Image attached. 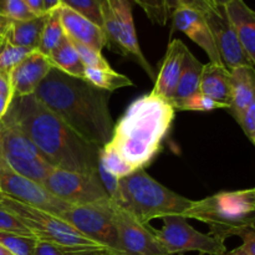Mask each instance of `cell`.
Wrapping results in <instances>:
<instances>
[{
  "label": "cell",
  "instance_id": "d6a6232c",
  "mask_svg": "<svg viewBox=\"0 0 255 255\" xmlns=\"http://www.w3.org/2000/svg\"><path fill=\"white\" fill-rule=\"evenodd\" d=\"M74 42V41H72ZM75 47H76L77 52H79L80 57H81L82 64L85 65V67H90V69H111L110 64L107 62V60L102 56L101 52H97L95 50L90 49V47L85 46V45L77 44L74 42Z\"/></svg>",
  "mask_w": 255,
  "mask_h": 255
},
{
  "label": "cell",
  "instance_id": "603a6c76",
  "mask_svg": "<svg viewBox=\"0 0 255 255\" xmlns=\"http://www.w3.org/2000/svg\"><path fill=\"white\" fill-rule=\"evenodd\" d=\"M203 66L204 64H202L188 49V51L184 55L176 92H174L173 99L169 101V104L171 102L181 101V100L187 99V97L192 96V95L198 94Z\"/></svg>",
  "mask_w": 255,
  "mask_h": 255
},
{
  "label": "cell",
  "instance_id": "7c38bea8",
  "mask_svg": "<svg viewBox=\"0 0 255 255\" xmlns=\"http://www.w3.org/2000/svg\"><path fill=\"white\" fill-rule=\"evenodd\" d=\"M0 193L10 199L60 217L70 204L52 196L44 186L12 172L0 161Z\"/></svg>",
  "mask_w": 255,
  "mask_h": 255
},
{
  "label": "cell",
  "instance_id": "bcb514c9",
  "mask_svg": "<svg viewBox=\"0 0 255 255\" xmlns=\"http://www.w3.org/2000/svg\"><path fill=\"white\" fill-rule=\"evenodd\" d=\"M0 128H1V122H0Z\"/></svg>",
  "mask_w": 255,
  "mask_h": 255
},
{
  "label": "cell",
  "instance_id": "8d00e7d4",
  "mask_svg": "<svg viewBox=\"0 0 255 255\" xmlns=\"http://www.w3.org/2000/svg\"><path fill=\"white\" fill-rule=\"evenodd\" d=\"M239 126L243 129L247 138L251 141V143H255V102L249 105L244 112H242L236 119Z\"/></svg>",
  "mask_w": 255,
  "mask_h": 255
},
{
  "label": "cell",
  "instance_id": "d6986e66",
  "mask_svg": "<svg viewBox=\"0 0 255 255\" xmlns=\"http://www.w3.org/2000/svg\"><path fill=\"white\" fill-rule=\"evenodd\" d=\"M223 9L248 57L249 64L255 66V12L244 0H231L223 5Z\"/></svg>",
  "mask_w": 255,
  "mask_h": 255
},
{
  "label": "cell",
  "instance_id": "8992f818",
  "mask_svg": "<svg viewBox=\"0 0 255 255\" xmlns=\"http://www.w3.org/2000/svg\"><path fill=\"white\" fill-rule=\"evenodd\" d=\"M0 206L14 214L37 241L52 244L65 255H115L109 248L85 237L54 214L19 203L1 193Z\"/></svg>",
  "mask_w": 255,
  "mask_h": 255
},
{
  "label": "cell",
  "instance_id": "ab89813d",
  "mask_svg": "<svg viewBox=\"0 0 255 255\" xmlns=\"http://www.w3.org/2000/svg\"><path fill=\"white\" fill-rule=\"evenodd\" d=\"M26 5L29 6V9L34 12L35 15H44L46 14V9H45L44 0H25Z\"/></svg>",
  "mask_w": 255,
  "mask_h": 255
},
{
  "label": "cell",
  "instance_id": "7bdbcfd3",
  "mask_svg": "<svg viewBox=\"0 0 255 255\" xmlns=\"http://www.w3.org/2000/svg\"><path fill=\"white\" fill-rule=\"evenodd\" d=\"M224 255H251V254L247 253V252L244 251V249L242 248V246H241V247H238V248L233 249V251L226 252V254H224Z\"/></svg>",
  "mask_w": 255,
  "mask_h": 255
},
{
  "label": "cell",
  "instance_id": "f546056e",
  "mask_svg": "<svg viewBox=\"0 0 255 255\" xmlns=\"http://www.w3.org/2000/svg\"><path fill=\"white\" fill-rule=\"evenodd\" d=\"M32 52V50L12 45L5 37H0V71H11L22 59Z\"/></svg>",
  "mask_w": 255,
  "mask_h": 255
},
{
  "label": "cell",
  "instance_id": "f1b7e54d",
  "mask_svg": "<svg viewBox=\"0 0 255 255\" xmlns=\"http://www.w3.org/2000/svg\"><path fill=\"white\" fill-rule=\"evenodd\" d=\"M60 6L74 10L104 30L99 0H60Z\"/></svg>",
  "mask_w": 255,
  "mask_h": 255
},
{
  "label": "cell",
  "instance_id": "74e56055",
  "mask_svg": "<svg viewBox=\"0 0 255 255\" xmlns=\"http://www.w3.org/2000/svg\"><path fill=\"white\" fill-rule=\"evenodd\" d=\"M34 255H65L60 249L52 244L47 243V242L37 241L36 246H35Z\"/></svg>",
  "mask_w": 255,
  "mask_h": 255
},
{
  "label": "cell",
  "instance_id": "c3c4849f",
  "mask_svg": "<svg viewBox=\"0 0 255 255\" xmlns=\"http://www.w3.org/2000/svg\"><path fill=\"white\" fill-rule=\"evenodd\" d=\"M99 1H100V0H99Z\"/></svg>",
  "mask_w": 255,
  "mask_h": 255
},
{
  "label": "cell",
  "instance_id": "ac0fdd59",
  "mask_svg": "<svg viewBox=\"0 0 255 255\" xmlns=\"http://www.w3.org/2000/svg\"><path fill=\"white\" fill-rule=\"evenodd\" d=\"M59 14L65 35L71 41L85 45L97 52H101L107 45L104 30L89 19L65 6H59Z\"/></svg>",
  "mask_w": 255,
  "mask_h": 255
},
{
  "label": "cell",
  "instance_id": "f35d334b",
  "mask_svg": "<svg viewBox=\"0 0 255 255\" xmlns=\"http://www.w3.org/2000/svg\"><path fill=\"white\" fill-rule=\"evenodd\" d=\"M239 237L243 239V246H242V248H243L247 253H249L251 255H255V229L246 231Z\"/></svg>",
  "mask_w": 255,
  "mask_h": 255
},
{
  "label": "cell",
  "instance_id": "5bb4252c",
  "mask_svg": "<svg viewBox=\"0 0 255 255\" xmlns=\"http://www.w3.org/2000/svg\"><path fill=\"white\" fill-rule=\"evenodd\" d=\"M204 16H206L209 29L213 35L214 42H216L223 66L228 71L236 69V67L252 66L233 26L224 12L223 6H217L216 9L206 12Z\"/></svg>",
  "mask_w": 255,
  "mask_h": 255
},
{
  "label": "cell",
  "instance_id": "277c9868",
  "mask_svg": "<svg viewBox=\"0 0 255 255\" xmlns=\"http://www.w3.org/2000/svg\"><path fill=\"white\" fill-rule=\"evenodd\" d=\"M186 219H196L209 227V234L226 242L255 229V189L219 192L192 202L184 212Z\"/></svg>",
  "mask_w": 255,
  "mask_h": 255
},
{
  "label": "cell",
  "instance_id": "5b68a950",
  "mask_svg": "<svg viewBox=\"0 0 255 255\" xmlns=\"http://www.w3.org/2000/svg\"><path fill=\"white\" fill-rule=\"evenodd\" d=\"M121 209L141 224L169 216H182L191 207V199L176 193L152 178L144 168H138L120 178Z\"/></svg>",
  "mask_w": 255,
  "mask_h": 255
},
{
  "label": "cell",
  "instance_id": "44dd1931",
  "mask_svg": "<svg viewBox=\"0 0 255 255\" xmlns=\"http://www.w3.org/2000/svg\"><path fill=\"white\" fill-rule=\"evenodd\" d=\"M199 92L213 101L224 105L228 110L231 102V76L228 70L212 62L204 65Z\"/></svg>",
  "mask_w": 255,
  "mask_h": 255
},
{
  "label": "cell",
  "instance_id": "6da1fadb",
  "mask_svg": "<svg viewBox=\"0 0 255 255\" xmlns=\"http://www.w3.org/2000/svg\"><path fill=\"white\" fill-rule=\"evenodd\" d=\"M2 120L16 126L55 168L99 176L101 148L79 136L34 95L14 97Z\"/></svg>",
  "mask_w": 255,
  "mask_h": 255
},
{
  "label": "cell",
  "instance_id": "d590c367",
  "mask_svg": "<svg viewBox=\"0 0 255 255\" xmlns=\"http://www.w3.org/2000/svg\"><path fill=\"white\" fill-rule=\"evenodd\" d=\"M166 2L167 10L169 12V16H171V12L173 11L174 9L181 6H187L192 7V9H196L198 11L206 12L211 11V10L216 9L218 5L214 2V0H164Z\"/></svg>",
  "mask_w": 255,
  "mask_h": 255
},
{
  "label": "cell",
  "instance_id": "30bf717a",
  "mask_svg": "<svg viewBox=\"0 0 255 255\" xmlns=\"http://www.w3.org/2000/svg\"><path fill=\"white\" fill-rule=\"evenodd\" d=\"M163 226L154 229V234L164 247L168 255L198 252L199 254L224 255L226 242L212 234L197 231L182 216H169L162 218Z\"/></svg>",
  "mask_w": 255,
  "mask_h": 255
},
{
  "label": "cell",
  "instance_id": "484cf974",
  "mask_svg": "<svg viewBox=\"0 0 255 255\" xmlns=\"http://www.w3.org/2000/svg\"><path fill=\"white\" fill-rule=\"evenodd\" d=\"M65 37L64 29H62L61 21H60L59 6L51 10L47 14V20L45 22L44 30H42L41 40L37 51L41 52L46 57L51 55V52L56 49Z\"/></svg>",
  "mask_w": 255,
  "mask_h": 255
},
{
  "label": "cell",
  "instance_id": "836d02e7",
  "mask_svg": "<svg viewBox=\"0 0 255 255\" xmlns=\"http://www.w3.org/2000/svg\"><path fill=\"white\" fill-rule=\"evenodd\" d=\"M0 232L15 233L25 237H34L31 232L16 218L12 213L0 206ZM35 238V237H34Z\"/></svg>",
  "mask_w": 255,
  "mask_h": 255
},
{
  "label": "cell",
  "instance_id": "2e32d148",
  "mask_svg": "<svg viewBox=\"0 0 255 255\" xmlns=\"http://www.w3.org/2000/svg\"><path fill=\"white\" fill-rule=\"evenodd\" d=\"M51 69L52 65L49 57L42 55L37 50L30 52L10 71L14 97L34 95Z\"/></svg>",
  "mask_w": 255,
  "mask_h": 255
},
{
  "label": "cell",
  "instance_id": "4fadbf2b",
  "mask_svg": "<svg viewBox=\"0 0 255 255\" xmlns=\"http://www.w3.org/2000/svg\"><path fill=\"white\" fill-rule=\"evenodd\" d=\"M115 224L124 255H168L154 234V228L137 222L115 204Z\"/></svg>",
  "mask_w": 255,
  "mask_h": 255
},
{
  "label": "cell",
  "instance_id": "4dcf8cb0",
  "mask_svg": "<svg viewBox=\"0 0 255 255\" xmlns=\"http://www.w3.org/2000/svg\"><path fill=\"white\" fill-rule=\"evenodd\" d=\"M141 9L146 12L148 19L153 24L166 25L169 19V12L167 10L164 0H133Z\"/></svg>",
  "mask_w": 255,
  "mask_h": 255
},
{
  "label": "cell",
  "instance_id": "8fae6325",
  "mask_svg": "<svg viewBox=\"0 0 255 255\" xmlns=\"http://www.w3.org/2000/svg\"><path fill=\"white\" fill-rule=\"evenodd\" d=\"M42 186L70 206L99 204L111 201L99 176L54 168Z\"/></svg>",
  "mask_w": 255,
  "mask_h": 255
},
{
  "label": "cell",
  "instance_id": "9c48e42d",
  "mask_svg": "<svg viewBox=\"0 0 255 255\" xmlns=\"http://www.w3.org/2000/svg\"><path fill=\"white\" fill-rule=\"evenodd\" d=\"M114 207L115 203L112 201L99 204L71 206L59 218L71 224L91 241L109 248L115 255H124L115 224Z\"/></svg>",
  "mask_w": 255,
  "mask_h": 255
},
{
  "label": "cell",
  "instance_id": "83f0119b",
  "mask_svg": "<svg viewBox=\"0 0 255 255\" xmlns=\"http://www.w3.org/2000/svg\"><path fill=\"white\" fill-rule=\"evenodd\" d=\"M36 242L34 237L0 232V244L14 255H34Z\"/></svg>",
  "mask_w": 255,
  "mask_h": 255
},
{
  "label": "cell",
  "instance_id": "f6af8a7d",
  "mask_svg": "<svg viewBox=\"0 0 255 255\" xmlns=\"http://www.w3.org/2000/svg\"><path fill=\"white\" fill-rule=\"evenodd\" d=\"M228 1H231V0H214V2H216L218 6H223V5L227 4Z\"/></svg>",
  "mask_w": 255,
  "mask_h": 255
},
{
  "label": "cell",
  "instance_id": "e0dca14e",
  "mask_svg": "<svg viewBox=\"0 0 255 255\" xmlns=\"http://www.w3.org/2000/svg\"><path fill=\"white\" fill-rule=\"evenodd\" d=\"M187 51L188 47L179 39H174L169 42L161 64V69L154 79V86L151 94L168 102L173 99Z\"/></svg>",
  "mask_w": 255,
  "mask_h": 255
},
{
  "label": "cell",
  "instance_id": "ba28073f",
  "mask_svg": "<svg viewBox=\"0 0 255 255\" xmlns=\"http://www.w3.org/2000/svg\"><path fill=\"white\" fill-rule=\"evenodd\" d=\"M0 161L12 172L41 186L55 168L16 126L5 120L0 128Z\"/></svg>",
  "mask_w": 255,
  "mask_h": 255
},
{
  "label": "cell",
  "instance_id": "b9f144b4",
  "mask_svg": "<svg viewBox=\"0 0 255 255\" xmlns=\"http://www.w3.org/2000/svg\"><path fill=\"white\" fill-rule=\"evenodd\" d=\"M45 4V9L46 11H51V10L56 9L57 6H60V0H44Z\"/></svg>",
  "mask_w": 255,
  "mask_h": 255
},
{
  "label": "cell",
  "instance_id": "1f68e13d",
  "mask_svg": "<svg viewBox=\"0 0 255 255\" xmlns=\"http://www.w3.org/2000/svg\"><path fill=\"white\" fill-rule=\"evenodd\" d=\"M0 12L11 20H27L37 16L29 9L25 0H0Z\"/></svg>",
  "mask_w": 255,
  "mask_h": 255
},
{
  "label": "cell",
  "instance_id": "e575fe53",
  "mask_svg": "<svg viewBox=\"0 0 255 255\" xmlns=\"http://www.w3.org/2000/svg\"><path fill=\"white\" fill-rule=\"evenodd\" d=\"M14 100V90H12L10 72L0 71V122L7 114Z\"/></svg>",
  "mask_w": 255,
  "mask_h": 255
},
{
  "label": "cell",
  "instance_id": "7a4b0ae2",
  "mask_svg": "<svg viewBox=\"0 0 255 255\" xmlns=\"http://www.w3.org/2000/svg\"><path fill=\"white\" fill-rule=\"evenodd\" d=\"M111 94L52 67L34 96L79 136L102 148L111 139L115 126L110 112Z\"/></svg>",
  "mask_w": 255,
  "mask_h": 255
},
{
  "label": "cell",
  "instance_id": "60d3db41",
  "mask_svg": "<svg viewBox=\"0 0 255 255\" xmlns=\"http://www.w3.org/2000/svg\"><path fill=\"white\" fill-rule=\"evenodd\" d=\"M10 21H11V19H9V17H6L5 15H2L1 12H0V36H2V35L5 34Z\"/></svg>",
  "mask_w": 255,
  "mask_h": 255
},
{
  "label": "cell",
  "instance_id": "3957f363",
  "mask_svg": "<svg viewBox=\"0 0 255 255\" xmlns=\"http://www.w3.org/2000/svg\"><path fill=\"white\" fill-rule=\"evenodd\" d=\"M174 114L168 101L151 92L143 95L127 107L106 144L133 172L146 168L161 151Z\"/></svg>",
  "mask_w": 255,
  "mask_h": 255
},
{
  "label": "cell",
  "instance_id": "9a60e30c",
  "mask_svg": "<svg viewBox=\"0 0 255 255\" xmlns=\"http://www.w3.org/2000/svg\"><path fill=\"white\" fill-rule=\"evenodd\" d=\"M173 27L186 34L192 41L196 42L209 57V62L223 66L214 42L209 25L203 12L187 6H181L171 12Z\"/></svg>",
  "mask_w": 255,
  "mask_h": 255
},
{
  "label": "cell",
  "instance_id": "ffe728a7",
  "mask_svg": "<svg viewBox=\"0 0 255 255\" xmlns=\"http://www.w3.org/2000/svg\"><path fill=\"white\" fill-rule=\"evenodd\" d=\"M231 102L228 111L234 120L255 102V71L253 66H241L229 71Z\"/></svg>",
  "mask_w": 255,
  "mask_h": 255
},
{
  "label": "cell",
  "instance_id": "4316f807",
  "mask_svg": "<svg viewBox=\"0 0 255 255\" xmlns=\"http://www.w3.org/2000/svg\"><path fill=\"white\" fill-rule=\"evenodd\" d=\"M174 111H199V112H209L214 110H227L224 105L218 104L213 101L209 97L204 96L201 92L194 94L187 99L181 100V101L171 102Z\"/></svg>",
  "mask_w": 255,
  "mask_h": 255
},
{
  "label": "cell",
  "instance_id": "cb8c5ba5",
  "mask_svg": "<svg viewBox=\"0 0 255 255\" xmlns=\"http://www.w3.org/2000/svg\"><path fill=\"white\" fill-rule=\"evenodd\" d=\"M52 67L70 75V76L84 79L85 65L82 64L81 57L75 47L74 42L65 35L59 46L51 52L49 56Z\"/></svg>",
  "mask_w": 255,
  "mask_h": 255
},
{
  "label": "cell",
  "instance_id": "52a82bcc",
  "mask_svg": "<svg viewBox=\"0 0 255 255\" xmlns=\"http://www.w3.org/2000/svg\"><path fill=\"white\" fill-rule=\"evenodd\" d=\"M104 32L110 49L133 61L154 81L156 72L142 52L132 15L131 0H100Z\"/></svg>",
  "mask_w": 255,
  "mask_h": 255
},
{
  "label": "cell",
  "instance_id": "d4e9b609",
  "mask_svg": "<svg viewBox=\"0 0 255 255\" xmlns=\"http://www.w3.org/2000/svg\"><path fill=\"white\" fill-rule=\"evenodd\" d=\"M84 80L97 89L105 90V91L114 92L122 87L132 86L133 82L126 75L116 72L114 69H90L85 67Z\"/></svg>",
  "mask_w": 255,
  "mask_h": 255
},
{
  "label": "cell",
  "instance_id": "7dc6e473",
  "mask_svg": "<svg viewBox=\"0 0 255 255\" xmlns=\"http://www.w3.org/2000/svg\"><path fill=\"white\" fill-rule=\"evenodd\" d=\"M179 255H184V254H179ZM199 255H202V254H199Z\"/></svg>",
  "mask_w": 255,
  "mask_h": 255
},
{
  "label": "cell",
  "instance_id": "7402d4cb",
  "mask_svg": "<svg viewBox=\"0 0 255 255\" xmlns=\"http://www.w3.org/2000/svg\"><path fill=\"white\" fill-rule=\"evenodd\" d=\"M47 14L49 12L27 20H11L2 37L12 45L35 51L39 49Z\"/></svg>",
  "mask_w": 255,
  "mask_h": 255
},
{
  "label": "cell",
  "instance_id": "ee69618b",
  "mask_svg": "<svg viewBox=\"0 0 255 255\" xmlns=\"http://www.w3.org/2000/svg\"><path fill=\"white\" fill-rule=\"evenodd\" d=\"M0 255H14V254L10 253V252L7 251L4 246H1V244H0Z\"/></svg>",
  "mask_w": 255,
  "mask_h": 255
}]
</instances>
